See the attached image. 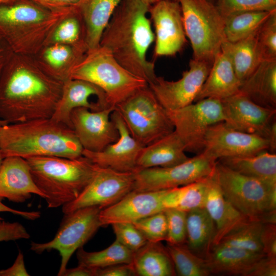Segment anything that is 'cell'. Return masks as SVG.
I'll list each match as a JSON object with an SVG mask.
<instances>
[{
	"mask_svg": "<svg viewBox=\"0 0 276 276\" xmlns=\"http://www.w3.org/2000/svg\"><path fill=\"white\" fill-rule=\"evenodd\" d=\"M63 84L33 56L13 53L0 75V119L10 124L51 118Z\"/></svg>",
	"mask_w": 276,
	"mask_h": 276,
	"instance_id": "cell-1",
	"label": "cell"
},
{
	"mask_svg": "<svg viewBox=\"0 0 276 276\" xmlns=\"http://www.w3.org/2000/svg\"><path fill=\"white\" fill-rule=\"evenodd\" d=\"M150 5L141 0H123L105 28L100 45L107 48L116 60L148 84L156 77L154 64L147 59L155 40L147 17Z\"/></svg>",
	"mask_w": 276,
	"mask_h": 276,
	"instance_id": "cell-2",
	"label": "cell"
},
{
	"mask_svg": "<svg viewBox=\"0 0 276 276\" xmlns=\"http://www.w3.org/2000/svg\"><path fill=\"white\" fill-rule=\"evenodd\" d=\"M83 150L74 130L51 118L0 127V153L3 158L48 156L75 158L82 155Z\"/></svg>",
	"mask_w": 276,
	"mask_h": 276,
	"instance_id": "cell-3",
	"label": "cell"
},
{
	"mask_svg": "<svg viewBox=\"0 0 276 276\" xmlns=\"http://www.w3.org/2000/svg\"><path fill=\"white\" fill-rule=\"evenodd\" d=\"M26 159L49 208L62 206L77 198L98 167L83 155L75 158L46 156Z\"/></svg>",
	"mask_w": 276,
	"mask_h": 276,
	"instance_id": "cell-4",
	"label": "cell"
},
{
	"mask_svg": "<svg viewBox=\"0 0 276 276\" xmlns=\"http://www.w3.org/2000/svg\"><path fill=\"white\" fill-rule=\"evenodd\" d=\"M68 10L54 12L30 0L0 4V38L13 53L33 56Z\"/></svg>",
	"mask_w": 276,
	"mask_h": 276,
	"instance_id": "cell-5",
	"label": "cell"
},
{
	"mask_svg": "<svg viewBox=\"0 0 276 276\" xmlns=\"http://www.w3.org/2000/svg\"><path fill=\"white\" fill-rule=\"evenodd\" d=\"M71 78L88 81L105 94L109 105L116 106L138 90L148 86L147 81L123 67L106 48L88 50L74 67Z\"/></svg>",
	"mask_w": 276,
	"mask_h": 276,
	"instance_id": "cell-6",
	"label": "cell"
},
{
	"mask_svg": "<svg viewBox=\"0 0 276 276\" xmlns=\"http://www.w3.org/2000/svg\"><path fill=\"white\" fill-rule=\"evenodd\" d=\"M185 31L191 43L193 59L213 64L226 41L224 18L209 0H177Z\"/></svg>",
	"mask_w": 276,
	"mask_h": 276,
	"instance_id": "cell-7",
	"label": "cell"
},
{
	"mask_svg": "<svg viewBox=\"0 0 276 276\" xmlns=\"http://www.w3.org/2000/svg\"><path fill=\"white\" fill-rule=\"evenodd\" d=\"M213 177L226 199L244 215L258 219L276 209V187L236 172L217 160Z\"/></svg>",
	"mask_w": 276,
	"mask_h": 276,
	"instance_id": "cell-8",
	"label": "cell"
},
{
	"mask_svg": "<svg viewBox=\"0 0 276 276\" xmlns=\"http://www.w3.org/2000/svg\"><path fill=\"white\" fill-rule=\"evenodd\" d=\"M130 133L144 146L174 130L167 110L149 86L141 88L116 106Z\"/></svg>",
	"mask_w": 276,
	"mask_h": 276,
	"instance_id": "cell-9",
	"label": "cell"
},
{
	"mask_svg": "<svg viewBox=\"0 0 276 276\" xmlns=\"http://www.w3.org/2000/svg\"><path fill=\"white\" fill-rule=\"evenodd\" d=\"M101 210L99 207L90 206L64 214L54 238L45 243L32 242L31 249L37 254L57 250L61 258L58 275L62 276L74 252L82 247L101 226L99 219Z\"/></svg>",
	"mask_w": 276,
	"mask_h": 276,
	"instance_id": "cell-10",
	"label": "cell"
},
{
	"mask_svg": "<svg viewBox=\"0 0 276 276\" xmlns=\"http://www.w3.org/2000/svg\"><path fill=\"white\" fill-rule=\"evenodd\" d=\"M217 160L204 152L170 167H152L133 172V190L152 191L186 185L210 176Z\"/></svg>",
	"mask_w": 276,
	"mask_h": 276,
	"instance_id": "cell-11",
	"label": "cell"
},
{
	"mask_svg": "<svg viewBox=\"0 0 276 276\" xmlns=\"http://www.w3.org/2000/svg\"><path fill=\"white\" fill-rule=\"evenodd\" d=\"M167 111L186 151L197 154L203 151L204 136L209 127L224 121L222 103L218 99L205 98Z\"/></svg>",
	"mask_w": 276,
	"mask_h": 276,
	"instance_id": "cell-12",
	"label": "cell"
},
{
	"mask_svg": "<svg viewBox=\"0 0 276 276\" xmlns=\"http://www.w3.org/2000/svg\"><path fill=\"white\" fill-rule=\"evenodd\" d=\"M134 182L133 172L98 166L88 185L77 198L62 206V212L67 214L86 207H108L132 191Z\"/></svg>",
	"mask_w": 276,
	"mask_h": 276,
	"instance_id": "cell-13",
	"label": "cell"
},
{
	"mask_svg": "<svg viewBox=\"0 0 276 276\" xmlns=\"http://www.w3.org/2000/svg\"><path fill=\"white\" fill-rule=\"evenodd\" d=\"M212 64L192 59L189 62V70L183 72L179 80L168 81L156 76L148 86L166 110L183 107L194 102Z\"/></svg>",
	"mask_w": 276,
	"mask_h": 276,
	"instance_id": "cell-14",
	"label": "cell"
},
{
	"mask_svg": "<svg viewBox=\"0 0 276 276\" xmlns=\"http://www.w3.org/2000/svg\"><path fill=\"white\" fill-rule=\"evenodd\" d=\"M268 149L266 139L234 129L223 121L209 127L202 152L217 160L223 157L252 155Z\"/></svg>",
	"mask_w": 276,
	"mask_h": 276,
	"instance_id": "cell-15",
	"label": "cell"
},
{
	"mask_svg": "<svg viewBox=\"0 0 276 276\" xmlns=\"http://www.w3.org/2000/svg\"><path fill=\"white\" fill-rule=\"evenodd\" d=\"M148 13L155 29V56H172L180 52L187 40L179 2L159 0L150 6Z\"/></svg>",
	"mask_w": 276,
	"mask_h": 276,
	"instance_id": "cell-16",
	"label": "cell"
},
{
	"mask_svg": "<svg viewBox=\"0 0 276 276\" xmlns=\"http://www.w3.org/2000/svg\"><path fill=\"white\" fill-rule=\"evenodd\" d=\"M221 101L223 122L226 125L237 130L267 140L273 125L276 123L275 109L259 105L240 92Z\"/></svg>",
	"mask_w": 276,
	"mask_h": 276,
	"instance_id": "cell-17",
	"label": "cell"
},
{
	"mask_svg": "<svg viewBox=\"0 0 276 276\" xmlns=\"http://www.w3.org/2000/svg\"><path fill=\"white\" fill-rule=\"evenodd\" d=\"M114 106L98 110L79 107L71 114L72 127L83 149L98 152L116 142L119 134L111 114Z\"/></svg>",
	"mask_w": 276,
	"mask_h": 276,
	"instance_id": "cell-18",
	"label": "cell"
},
{
	"mask_svg": "<svg viewBox=\"0 0 276 276\" xmlns=\"http://www.w3.org/2000/svg\"><path fill=\"white\" fill-rule=\"evenodd\" d=\"M111 119L119 132L118 140L100 151L83 149L82 155L101 167L120 172H134L136 170L137 159L144 146L132 137L117 110L111 113Z\"/></svg>",
	"mask_w": 276,
	"mask_h": 276,
	"instance_id": "cell-19",
	"label": "cell"
},
{
	"mask_svg": "<svg viewBox=\"0 0 276 276\" xmlns=\"http://www.w3.org/2000/svg\"><path fill=\"white\" fill-rule=\"evenodd\" d=\"M168 190L131 191L115 203L101 210L99 219L101 226L116 222L133 223L164 211V199Z\"/></svg>",
	"mask_w": 276,
	"mask_h": 276,
	"instance_id": "cell-20",
	"label": "cell"
},
{
	"mask_svg": "<svg viewBox=\"0 0 276 276\" xmlns=\"http://www.w3.org/2000/svg\"><path fill=\"white\" fill-rule=\"evenodd\" d=\"M109 106L105 94L98 86L84 80L71 78L63 82L61 97L51 118L72 128L71 114L74 109L84 107L98 111Z\"/></svg>",
	"mask_w": 276,
	"mask_h": 276,
	"instance_id": "cell-21",
	"label": "cell"
},
{
	"mask_svg": "<svg viewBox=\"0 0 276 276\" xmlns=\"http://www.w3.org/2000/svg\"><path fill=\"white\" fill-rule=\"evenodd\" d=\"M32 194L45 197L35 185L27 160L18 156L4 158L0 169V199L23 202Z\"/></svg>",
	"mask_w": 276,
	"mask_h": 276,
	"instance_id": "cell-22",
	"label": "cell"
},
{
	"mask_svg": "<svg viewBox=\"0 0 276 276\" xmlns=\"http://www.w3.org/2000/svg\"><path fill=\"white\" fill-rule=\"evenodd\" d=\"M87 51L67 44H50L44 45L33 57L45 73L63 83L71 79L73 69Z\"/></svg>",
	"mask_w": 276,
	"mask_h": 276,
	"instance_id": "cell-23",
	"label": "cell"
},
{
	"mask_svg": "<svg viewBox=\"0 0 276 276\" xmlns=\"http://www.w3.org/2000/svg\"><path fill=\"white\" fill-rule=\"evenodd\" d=\"M241 84L229 57L221 50L215 57L194 102L208 98L219 100L228 98L239 92Z\"/></svg>",
	"mask_w": 276,
	"mask_h": 276,
	"instance_id": "cell-24",
	"label": "cell"
},
{
	"mask_svg": "<svg viewBox=\"0 0 276 276\" xmlns=\"http://www.w3.org/2000/svg\"><path fill=\"white\" fill-rule=\"evenodd\" d=\"M266 256L245 249L217 244L205 259L211 274L246 276L252 266Z\"/></svg>",
	"mask_w": 276,
	"mask_h": 276,
	"instance_id": "cell-25",
	"label": "cell"
},
{
	"mask_svg": "<svg viewBox=\"0 0 276 276\" xmlns=\"http://www.w3.org/2000/svg\"><path fill=\"white\" fill-rule=\"evenodd\" d=\"M185 152L182 141L174 130L143 148L137 159L136 170L177 165L190 158Z\"/></svg>",
	"mask_w": 276,
	"mask_h": 276,
	"instance_id": "cell-26",
	"label": "cell"
},
{
	"mask_svg": "<svg viewBox=\"0 0 276 276\" xmlns=\"http://www.w3.org/2000/svg\"><path fill=\"white\" fill-rule=\"evenodd\" d=\"M204 208L215 225L213 246L218 244L226 234L248 218L226 199L214 179L213 173Z\"/></svg>",
	"mask_w": 276,
	"mask_h": 276,
	"instance_id": "cell-27",
	"label": "cell"
},
{
	"mask_svg": "<svg viewBox=\"0 0 276 276\" xmlns=\"http://www.w3.org/2000/svg\"><path fill=\"white\" fill-rule=\"evenodd\" d=\"M239 92L259 105L276 109V60L262 61L242 83Z\"/></svg>",
	"mask_w": 276,
	"mask_h": 276,
	"instance_id": "cell-28",
	"label": "cell"
},
{
	"mask_svg": "<svg viewBox=\"0 0 276 276\" xmlns=\"http://www.w3.org/2000/svg\"><path fill=\"white\" fill-rule=\"evenodd\" d=\"M122 1L82 0L78 5L85 24L88 51L100 45L104 31Z\"/></svg>",
	"mask_w": 276,
	"mask_h": 276,
	"instance_id": "cell-29",
	"label": "cell"
},
{
	"mask_svg": "<svg viewBox=\"0 0 276 276\" xmlns=\"http://www.w3.org/2000/svg\"><path fill=\"white\" fill-rule=\"evenodd\" d=\"M240 174L276 187V154L267 150L255 154L227 157L217 160Z\"/></svg>",
	"mask_w": 276,
	"mask_h": 276,
	"instance_id": "cell-30",
	"label": "cell"
},
{
	"mask_svg": "<svg viewBox=\"0 0 276 276\" xmlns=\"http://www.w3.org/2000/svg\"><path fill=\"white\" fill-rule=\"evenodd\" d=\"M257 31L237 41L226 40L222 45L221 50L229 57L235 74L242 83L264 60L257 41Z\"/></svg>",
	"mask_w": 276,
	"mask_h": 276,
	"instance_id": "cell-31",
	"label": "cell"
},
{
	"mask_svg": "<svg viewBox=\"0 0 276 276\" xmlns=\"http://www.w3.org/2000/svg\"><path fill=\"white\" fill-rule=\"evenodd\" d=\"M132 263L136 275H176L174 264L167 249L160 242H147L134 252Z\"/></svg>",
	"mask_w": 276,
	"mask_h": 276,
	"instance_id": "cell-32",
	"label": "cell"
},
{
	"mask_svg": "<svg viewBox=\"0 0 276 276\" xmlns=\"http://www.w3.org/2000/svg\"><path fill=\"white\" fill-rule=\"evenodd\" d=\"M215 235V223L204 208L187 212V245L193 253L206 259Z\"/></svg>",
	"mask_w": 276,
	"mask_h": 276,
	"instance_id": "cell-33",
	"label": "cell"
},
{
	"mask_svg": "<svg viewBox=\"0 0 276 276\" xmlns=\"http://www.w3.org/2000/svg\"><path fill=\"white\" fill-rule=\"evenodd\" d=\"M78 5L71 8L61 16L44 45L60 43L88 51L85 24Z\"/></svg>",
	"mask_w": 276,
	"mask_h": 276,
	"instance_id": "cell-34",
	"label": "cell"
},
{
	"mask_svg": "<svg viewBox=\"0 0 276 276\" xmlns=\"http://www.w3.org/2000/svg\"><path fill=\"white\" fill-rule=\"evenodd\" d=\"M212 174L198 181L168 189L164 199L165 209L188 212L204 208Z\"/></svg>",
	"mask_w": 276,
	"mask_h": 276,
	"instance_id": "cell-35",
	"label": "cell"
},
{
	"mask_svg": "<svg viewBox=\"0 0 276 276\" xmlns=\"http://www.w3.org/2000/svg\"><path fill=\"white\" fill-rule=\"evenodd\" d=\"M276 10L250 11L234 14L224 18L226 41L235 42L256 32Z\"/></svg>",
	"mask_w": 276,
	"mask_h": 276,
	"instance_id": "cell-36",
	"label": "cell"
},
{
	"mask_svg": "<svg viewBox=\"0 0 276 276\" xmlns=\"http://www.w3.org/2000/svg\"><path fill=\"white\" fill-rule=\"evenodd\" d=\"M134 251L116 239L109 246L98 251L88 252L81 247L77 249L79 264L93 268H102L119 264L131 263Z\"/></svg>",
	"mask_w": 276,
	"mask_h": 276,
	"instance_id": "cell-37",
	"label": "cell"
},
{
	"mask_svg": "<svg viewBox=\"0 0 276 276\" xmlns=\"http://www.w3.org/2000/svg\"><path fill=\"white\" fill-rule=\"evenodd\" d=\"M263 224L258 219L248 217L226 234L218 244L264 254L261 242Z\"/></svg>",
	"mask_w": 276,
	"mask_h": 276,
	"instance_id": "cell-38",
	"label": "cell"
},
{
	"mask_svg": "<svg viewBox=\"0 0 276 276\" xmlns=\"http://www.w3.org/2000/svg\"><path fill=\"white\" fill-rule=\"evenodd\" d=\"M174 264L176 275L208 276L211 274L206 260L193 253L185 244L166 247Z\"/></svg>",
	"mask_w": 276,
	"mask_h": 276,
	"instance_id": "cell-39",
	"label": "cell"
},
{
	"mask_svg": "<svg viewBox=\"0 0 276 276\" xmlns=\"http://www.w3.org/2000/svg\"><path fill=\"white\" fill-rule=\"evenodd\" d=\"M215 4L224 18L242 12L276 10V0H216Z\"/></svg>",
	"mask_w": 276,
	"mask_h": 276,
	"instance_id": "cell-40",
	"label": "cell"
},
{
	"mask_svg": "<svg viewBox=\"0 0 276 276\" xmlns=\"http://www.w3.org/2000/svg\"><path fill=\"white\" fill-rule=\"evenodd\" d=\"M133 223L148 242H158L166 239L167 224L164 211L141 219Z\"/></svg>",
	"mask_w": 276,
	"mask_h": 276,
	"instance_id": "cell-41",
	"label": "cell"
},
{
	"mask_svg": "<svg viewBox=\"0 0 276 276\" xmlns=\"http://www.w3.org/2000/svg\"><path fill=\"white\" fill-rule=\"evenodd\" d=\"M167 224L166 241L168 245L185 244L187 239V212L175 209L164 211Z\"/></svg>",
	"mask_w": 276,
	"mask_h": 276,
	"instance_id": "cell-42",
	"label": "cell"
},
{
	"mask_svg": "<svg viewBox=\"0 0 276 276\" xmlns=\"http://www.w3.org/2000/svg\"><path fill=\"white\" fill-rule=\"evenodd\" d=\"M257 39L264 60H276V12L258 30Z\"/></svg>",
	"mask_w": 276,
	"mask_h": 276,
	"instance_id": "cell-43",
	"label": "cell"
},
{
	"mask_svg": "<svg viewBox=\"0 0 276 276\" xmlns=\"http://www.w3.org/2000/svg\"><path fill=\"white\" fill-rule=\"evenodd\" d=\"M116 240L129 249L135 251L148 241L131 222H116L111 224Z\"/></svg>",
	"mask_w": 276,
	"mask_h": 276,
	"instance_id": "cell-44",
	"label": "cell"
},
{
	"mask_svg": "<svg viewBox=\"0 0 276 276\" xmlns=\"http://www.w3.org/2000/svg\"><path fill=\"white\" fill-rule=\"evenodd\" d=\"M261 242L264 254L267 257L276 258V224H263Z\"/></svg>",
	"mask_w": 276,
	"mask_h": 276,
	"instance_id": "cell-45",
	"label": "cell"
},
{
	"mask_svg": "<svg viewBox=\"0 0 276 276\" xmlns=\"http://www.w3.org/2000/svg\"><path fill=\"white\" fill-rule=\"evenodd\" d=\"M30 235L25 227L18 222H6L0 225V242L29 239Z\"/></svg>",
	"mask_w": 276,
	"mask_h": 276,
	"instance_id": "cell-46",
	"label": "cell"
},
{
	"mask_svg": "<svg viewBox=\"0 0 276 276\" xmlns=\"http://www.w3.org/2000/svg\"><path fill=\"white\" fill-rule=\"evenodd\" d=\"M276 258L266 256L259 260L251 268L246 276H275Z\"/></svg>",
	"mask_w": 276,
	"mask_h": 276,
	"instance_id": "cell-47",
	"label": "cell"
},
{
	"mask_svg": "<svg viewBox=\"0 0 276 276\" xmlns=\"http://www.w3.org/2000/svg\"><path fill=\"white\" fill-rule=\"evenodd\" d=\"M136 275L132 263H123L97 268L96 276H135Z\"/></svg>",
	"mask_w": 276,
	"mask_h": 276,
	"instance_id": "cell-48",
	"label": "cell"
},
{
	"mask_svg": "<svg viewBox=\"0 0 276 276\" xmlns=\"http://www.w3.org/2000/svg\"><path fill=\"white\" fill-rule=\"evenodd\" d=\"M54 12H63L78 6L82 0H30Z\"/></svg>",
	"mask_w": 276,
	"mask_h": 276,
	"instance_id": "cell-49",
	"label": "cell"
},
{
	"mask_svg": "<svg viewBox=\"0 0 276 276\" xmlns=\"http://www.w3.org/2000/svg\"><path fill=\"white\" fill-rule=\"evenodd\" d=\"M30 275L25 266L23 254L19 251L14 263L9 268L0 270V276Z\"/></svg>",
	"mask_w": 276,
	"mask_h": 276,
	"instance_id": "cell-50",
	"label": "cell"
},
{
	"mask_svg": "<svg viewBox=\"0 0 276 276\" xmlns=\"http://www.w3.org/2000/svg\"><path fill=\"white\" fill-rule=\"evenodd\" d=\"M97 269L79 264L76 267L66 268L62 276H96Z\"/></svg>",
	"mask_w": 276,
	"mask_h": 276,
	"instance_id": "cell-51",
	"label": "cell"
},
{
	"mask_svg": "<svg viewBox=\"0 0 276 276\" xmlns=\"http://www.w3.org/2000/svg\"><path fill=\"white\" fill-rule=\"evenodd\" d=\"M0 212H9L15 215H19L26 219L34 220L40 216L39 212H26L15 210L11 208L1 202L0 199ZM1 217H0L1 218Z\"/></svg>",
	"mask_w": 276,
	"mask_h": 276,
	"instance_id": "cell-52",
	"label": "cell"
},
{
	"mask_svg": "<svg viewBox=\"0 0 276 276\" xmlns=\"http://www.w3.org/2000/svg\"><path fill=\"white\" fill-rule=\"evenodd\" d=\"M13 54L9 45L0 38V75Z\"/></svg>",
	"mask_w": 276,
	"mask_h": 276,
	"instance_id": "cell-53",
	"label": "cell"
},
{
	"mask_svg": "<svg viewBox=\"0 0 276 276\" xmlns=\"http://www.w3.org/2000/svg\"><path fill=\"white\" fill-rule=\"evenodd\" d=\"M143 2H144L145 3H147L149 4V5H151L153 3H154L156 0H141Z\"/></svg>",
	"mask_w": 276,
	"mask_h": 276,
	"instance_id": "cell-54",
	"label": "cell"
},
{
	"mask_svg": "<svg viewBox=\"0 0 276 276\" xmlns=\"http://www.w3.org/2000/svg\"><path fill=\"white\" fill-rule=\"evenodd\" d=\"M16 0H0V4L10 3Z\"/></svg>",
	"mask_w": 276,
	"mask_h": 276,
	"instance_id": "cell-55",
	"label": "cell"
},
{
	"mask_svg": "<svg viewBox=\"0 0 276 276\" xmlns=\"http://www.w3.org/2000/svg\"><path fill=\"white\" fill-rule=\"evenodd\" d=\"M4 158L3 157V156H2L1 153H0V169H1V166H2V162H3V160Z\"/></svg>",
	"mask_w": 276,
	"mask_h": 276,
	"instance_id": "cell-56",
	"label": "cell"
},
{
	"mask_svg": "<svg viewBox=\"0 0 276 276\" xmlns=\"http://www.w3.org/2000/svg\"><path fill=\"white\" fill-rule=\"evenodd\" d=\"M7 123H5V122H0V127L2 125H5V124H7Z\"/></svg>",
	"mask_w": 276,
	"mask_h": 276,
	"instance_id": "cell-57",
	"label": "cell"
},
{
	"mask_svg": "<svg viewBox=\"0 0 276 276\" xmlns=\"http://www.w3.org/2000/svg\"><path fill=\"white\" fill-rule=\"evenodd\" d=\"M209 1H210V2L213 3L214 4H215L216 0H209Z\"/></svg>",
	"mask_w": 276,
	"mask_h": 276,
	"instance_id": "cell-58",
	"label": "cell"
},
{
	"mask_svg": "<svg viewBox=\"0 0 276 276\" xmlns=\"http://www.w3.org/2000/svg\"><path fill=\"white\" fill-rule=\"evenodd\" d=\"M3 221V218H0V225L1 224V223H2Z\"/></svg>",
	"mask_w": 276,
	"mask_h": 276,
	"instance_id": "cell-59",
	"label": "cell"
},
{
	"mask_svg": "<svg viewBox=\"0 0 276 276\" xmlns=\"http://www.w3.org/2000/svg\"><path fill=\"white\" fill-rule=\"evenodd\" d=\"M0 122H4V121H3V120H2L0 119ZM5 123H6V122H5Z\"/></svg>",
	"mask_w": 276,
	"mask_h": 276,
	"instance_id": "cell-60",
	"label": "cell"
},
{
	"mask_svg": "<svg viewBox=\"0 0 276 276\" xmlns=\"http://www.w3.org/2000/svg\"><path fill=\"white\" fill-rule=\"evenodd\" d=\"M159 1V0H156V1ZM174 1H177V0H174Z\"/></svg>",
	"mask_w": 276,
	"mask_h": 276,
	"instance_id": "cell-61",
	"label": "cell"
}]
</instances>
